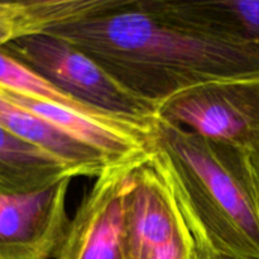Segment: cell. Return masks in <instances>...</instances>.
Masks as SVG:
<instances>
[{
    "instance_id": "obj_8",
    "label": "cell",
    "mask_w": 259,
    "mask_h": 259,
    "mask_svg": "<svg viewBox=\"0 0 259 259\" xmlns=\"http://www.w3.org/2000/svg\"><path fill=\"white\" fill-rule=\"evenodd\" d=\"M124 0H0V50L14 40L120 7Z\"/></svg>"
},
{
    "instance_id": "obj_6",
    "label": "cell",
    "mask_w": 259,
    "mask_h": 259,
    "mask_svg": "<svg viewBox=\"0 0 259 259\" xmlns=\"http://www.w3.org/2000/svg\"><path fill=\"white\" fill-rule=\"evenodd\" d=\"M151 153L110 164L96 177L70 219L56 259H128L124 233L126 194L134 171Z\"/></svg>"
},
{
    "instance_id": "obj_1",
    "label": "cell",
    "mask_w": 259,
    "mask_h": 259,
    "mask_svg": "<svg viewBox=\"0 0 259 259\" xmlns=\"http://www.w3.org/2000/svg\"><path fill=\"white\" fill-rule=\"evenodd\" d=\"M47 33L75 45L128 90L158 106L202 83L259 78V45L175 22L146 0H124Z\"/></svg>"
},
{
    "instance_id": "obj_14",
    "label": "cell",
    "mask_w": 259,
    "mask_h": 259,
    "mask_svg": "<svg viewBox=\"0 0 259 259\" xmlns=\"http://www.w3.org/2000/svg\"><path fill=\"white\" fill-rule=\"evenodd\" d=\"M201 259H259V258H239V257H227V255L206 254V255H202Z\"/></svg>"
},
{
    "instance_id": "obj_4",
    "label": "cell",
    "mask_w": 259,
    "mask_h": 259,
    "mask_svg": "<svg viewBox=\"0 0 259 259\" xmlns=\"http://www.w3.org/2000/svg\"><path fill=\"white\" fill-rule=\"evenodd\" d=\"M124 233L128 259H201L194 232L154 149L133 174Z\"/></svg>"
},
{
    "instance_id": "obj_10",
    "label": "cell",
    "mask_w": 259,
    "mask_h": 259,
    "mask_svg": "<svg viewBox=\"0 0 259 259\" xmlns=\"http://www.w3.org/2000/svg\"><path fill=\"white\" fill-rule=\"evenodd\" d=\"M146 3L159 14L195 29L259 45V0Z\"/></svg>"
},
{
    "instance_id": "obj_7",
    "label": "cell",
    "mask_w": 259,
    "mask_h": 259,
    "mask_svg": "<svg viewBox=\"0 0 259 259\" xmlns=\"http://www.w3.org/2000/svg\"><path fill=\"white\" fill-rule=\"evenodd\" d=\"M72 179L29 194L0 192V259H50L70 219L66 199Z\"/></svg>"
},
{
    "instance_id": "obj_13",
    "label": "cell",
    "mask_w": 259,
    "mask_h": 259,
    "mask_svg": "<svg viewBox=\"0 0 259 259\" xmlns=\"http://www.w3.org/2000/svg\"><path fill=\"white\" fill-rule=\"evenodd\" d=\"M242 154L259 210V142L248 151L242 152Z\"/></svg>"
},
{
    "instance_id": "obj_9",
    "label": "cell",
    "mask_w": 259,
    "mask_h": 259,
    "mask_svg": "<svg viewBox=\"0 0 259 259\" xmlns=\"http://www.w3.org/2000/svg\"><path fill=\"white\" fill-rule=\"evenodd\" d=\"M0 125L70 167L77 177L100 176L113 162L35 114L0 98ZM118 163V162H116Z\"/></svg>"
},
{
    "instance_id": "obj_2",
    "label": "cell",
    "mask_w": 259,
    "mask_h": 259,
    "mask_svg": "<svg viewBox=\"0 0 259 259\" xmlns=\"http://www.w3.org/2000/svg\"><path fill=\"white\" fill-rule=\"evenodd\" d=\"M153 149L201 257L259 258V210L242 152L161 119Z\"/></svg>"
},
{
    "instance_id": "obj_11",
    "label": "cell",
    "mask_w": 259,
    "mask_h": 259,
    "mask_svg": "<svg viewBox=\"0 0 259 259\" xmlns=\"http://www.w3.org/2000/svg\"><path fill=\"white\" fill-rule=\"evenodd\" d=\"M75 177L62 161L0 125L2 194H29Z\"/></svg>"
},
{
    "instance_id": "obj_12",
    "label": "cell",
    "mask_w": 259,
    "mask_h": 259,
    "mask_svg": "<svg viewBox=\"0 0 259 259\" xmlns=\"http://www.w3.org/2000/svg\"><path fill=\"white\" fill-rule=\"evenodd\" d=\"M0 88L17 93L25 98L33 99V100L62 106V108L85 114V115L94 116V118H124V116L113 115V114L98 110L93 106L81 103L80 100L57 88L45 76L2 50H0Z\"/></svg>"
},
{
    "instance_id": "obj_5",
    "label": "cell",
    "mask_w": 259,
    "mask_h": 259,
    "mask_svg": "<svg viewBox=\"0 0 259 259\" xmlns=\"http://www.w3.org/2000/svg\"><path fill=\"white\" fill-rule=\"evenodd\" d=\"M158 119L215 143L248 151L259 142V78L195 86L162 103Z\"/></svg>"
},
{
    "instance_id": "obj_3",
    "label": "cell",
    "mask_w": 259,
    "mask_h": 259,
    "mask_svg": "<svg viewBox=\"0 0 259 259\" xmlns=\"http://www.w3.org/2000/svg\"><path fill=\"white\" fill-rule=\"evenodd\" d=\"M2 51L86 105L124 118L158 119L157 104L132 93L88 53L62 38L51 33L30 35L9 43Z\"/></svg>"
}]
</instances>
